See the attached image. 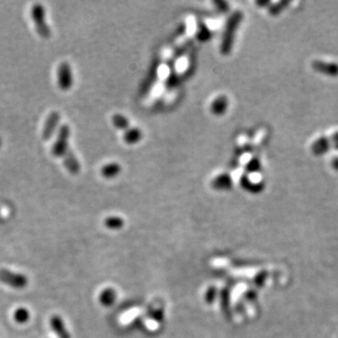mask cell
I'll use <instances>...</instances> for the list:
<instances>
[{
  "instance_id": "7c38bea8",
  "label": "cell",
  "mask_w": 338,
  "mask_h": 338,
  "mask_svg": "<svg viewBox=\"0 0 338 338\" xmlns=\"http://www.w3.org/2000/svg\"><path fill=\"white\" fill-rule=\"evenodd\" d=\"M120 171H121V166L118 164H109V165H104L101 172L105 178H112L120 173Z\"/></svg>"
},
{
  "instance_id": "277c9868",
  "label": "cell",
  "mask_w": 338,
  "mask_h": 338,
  "mask_svg": "<svg viewBox=\"0 0 338 338\" xmlns=\"http://www.w3.org/2000/svg\"><path fill=\"white\" fill-rule=\"evenodd\" d=\"M0 282L14 289H23L28 285V278L23 273L10 270L0 269Z\"/></svg>"
},
{
  "instance_id": "5bb4252c",
  "label": "cell",
  "mask_w": 338,
  "mask_h": 338,
  "mask_svg": "<svg viewBox=\"0 0 338 338\" xmlns=\"http://www.w3.org/2000/svg\"><path fill=\"white\" fill-rule=\"evenodd\" d=\"M140 138H141V133L137 129H131V130L127 131L125 134V140L130 144L137 142Z\"/></svg>"
},
{
  "instance_id": "5b68a950",
  "label": "cell",
  "mask_w": 338,
  "mask_h": 338,
  "mask_svg": "<svg viewBox=\"0 0 338 338\" xmlns=\"http://www.w3.org/2000/svg\"><path fill=\"white\" fill-rule=\"evenodd\" d=\"M57 81L58 86L61 90L67 91L73 85V77L71 68L68 62H61L57 70Z\"/></svg>"
},
{
  "instance_id": "8fae6325",
  "label": "cell",
  "mask_w": 338,
  "mask_h": 338,
  "mask_svg": "<svg viewBox=\"0 0 338 338\" xmlns=\"http://www.w3.org/2000/svg\"><path fill=\"white\" fill-rule=\"evenodd\" d=\"M30 319V312L25 307H19L13 312V320L19 324H25Z\"/></svg>"
},
{
  "instance_id": "30bf717a",
  "label": "cell",
  "mask_w": 338,
  "mask_h": 338,
  "mask_svg": "<svg viewBox=\"0 0 338 338\" xmlns=\"http://www.w3.org/2000/svg\"><path fill=\"white\" fill-rule=\"evenodd\" d=\"M64 165L69 171V173L76 175L80 171V165L73 152L69 149L68 153L64 156Z\"/></svg>"
},
{
  "instance_id": "4fadbf2b",
  "label": "cell",
  "mask_w": 338,
  "mask_h": 338,
  "mask_svg": "<svg viewBox=\"0 0 338 338\" xmlns=\"http://www.w3.org/2000/svg\"><path fill=\"white\" fill-rule=\"evenodd\" d=\"M226 108V99L225 97H221L217 99L212 104V111L214 114H222Z\"/></svg>"
},
{
  "instance_id": "9c48e42d",
  "label": "cell",
  "mask_w": 338,
  "mask_h": 338,
  "mask_svg": "<svg viewBox=\"0 0 338 338\" xmlns=\"http://www.w3.org/2000/svg\"><path fill=\"white\" fill-rule=\"evenodd\" d=\"M331 147H332L331 139L327 138V137H321L313 144V153L316 155H322V154L327 153Z\"/></svg>"
},
{
  "instance_id": "6da1fadb",
  "label": "cell",
  "mask_w": 338,
  "mask_h": 338,
  "mask_svg": "<svg viewBox=\"0 0 338 338\" xmlns=\"http://www.w3.org/2000/svg\"><path fill=\"white\" fill-rule=\"evenodd\" d=\"M46 11L41 3H35L31 8V17L34 22L37 33L44 39L51 37V29L46 22Z\"/></svg>"
},
{
  "instance_id": "2e32d148",
  "label": "cell",
  "mask_w": 338,
  "mask_h": 338,
  "mask_svg": "<svg viewBox=\"0 0 338 338\" xmlns=\"http://www.w3.org/2000/svg\"><path fill=\"white\" fill-rule=\"evenodd\" d=\"M330 139H331V143H332V147H335V148L338 149V132L336 133Z\"/></svg>"
},
{
  "instance_id": "3957f363",
  "label": "cell",
  "mask_w": 338,
  "mask_h": 338,
  "mask_svg": "<svg viewBox=\"0 0 338 338\" xmlns=\"http://www.w3.org/2000/svg\"><path fill=\"white\" fill-rule=\"evenodd\" d=\"M70 135V129L69 125L63 124L61 125L57 139L51 147V153L53 156L64 157L69 151V139Z\"/></svg>"
},
{
  "instance_id": "8992f818",
  "label": "cell",
  "mask_w": 338,
  "mask_h": 338,
  "mask_svg": "<svg viewBox=\"0 0 338 338\" xmlns=\"http://www.w3.org/2000/svg\"><path fill=\"white\" fill-rule=\"evenodd\" d=\"M61 122V115L57 111H54L49 114L44 122V129H43V138L44 140H49L57 130L59 123Z\"/></svg>"
},
{
  "instance_id": "e0dca14e",
  "label": "cell",
  "mask_w": 338,
  "mask_h": 338,
  "mask_svg": "<svg viewBox=\"0 0 338 338\" xmlns=\"http://www.w3.org/2000/svg\"><path fill=\"white\" fill-rule=\"evenodd\" d=\"M332 165H333V167H334L336 170H338V157H337L336 159L333 160Z\"/></svg>"
},
{
  "instance_id": "ba28073f",
  "label": "cell",
  "mask_w": 338,
  "mask_h": 338,
  "mask_svg": "<svg viewBox=\"0 0 338 338\" xmlns=\"http://www.w3.org/2000/svg\"><path fill=\"white\" fill-rule=\"evenodd\" d=\"M50 327L59 338H70L69 331L66 329L65 323L61 316L54 315L50 319Z\"/></svg>"
},
{
  "instance_id": "9a60e30c",
  "label": "cell",
  "mask_w": 338,
  "mask_h": 338,
  "mask_svg": "<svg viewBox=\"0 0 338 338\" xmlns=\"http://www.w3.org/2000/svg\"><path fill=\"white\" fill-rule=\"evenodd\" d=\"M112 120L113 123L120 129L121 128L122 129H127V127L129 126V122L122 115H115L113 117Z\"/></svg>"
},
{
  "instance_id": "7a4b0ae2",
  "label": "cell",
  "mask_w": 338,
  "mask_h": 338,
  "mask_svg": "<svg viewBox=\"0 0 338 338\" xmlns=\"http://www.w3.org/2000/svg\"><path fill=\"white\" fill-rule=\"evenodd\" d=\"M242 18H243V13L240 12V11H237L228 20V22L226 24L225 34L223 37L222 45H221V51L224 55H228L231 51L232 44H233V41H234L235 32H236V29L239 26Z\"/></svg>"
},
{
  "instance_id": "52a82bcc",
  "label": "cell",
  "mask_w": 338,
  "mask_h": 338,
  "mask_svg": "<svg viewBox=\"0 0 338 338\" xmlns=\"http://www.w3.org/2000/svg\"><path fill=\"white\" fill-rule=\"evenodd\" d=\"M312 67L315 70L323 74H326L327 76H332V77L338 76V64L335 62L316 61L313 62Z\"/></svg>"
}]
</instances>
